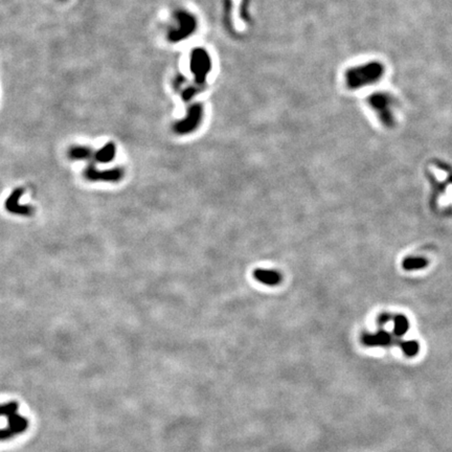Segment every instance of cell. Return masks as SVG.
<instances>
[{"label":"cell","instance_id":"1","mask_svg":"<svg viewBox=\"0 0 452 452\" xmlns=\"http://www.w3.org/2000/svg\"><path fill=\"white\" fill-rule=\"evenodd\" d=\"M384 74V65L378 61L359 63L350 67L344 72V83L351 90L362 89L378 83Z\"/></svg>","mask_w":452,"mask_h":452},{"label":"cell","instance_id":"2","mask_svg":"<svg viewBox=\"0 0 452 452\" xmlns=\"http://www.w3.org/2000/svg\"><path fill=\"white\" fill-rule=\"evenodd\" d=\"M368 103L372 111H375L377 118L388 127L394 125V98L384 92H378L372 94L368 98Z\"/></svg>","mask_w":452,"mask_h":452},{"label":"cell","instance_id":"3","mask_svg":"<svg viewBox=\"0 0 452 452\" xmlns=\"http://www.w3.org/2000/svg\"><path fill=\"white\" fill-rule=\"evenodd\" d=\"M190 68L195 78V83L200 86L204 84L208 74L212 70V59L210 54L201 48L192 50L190 54Z\"/></svg>","mask_w":452,"mask_h":452},{"label":"cell","instance_id":"4","mask_svg":"<svg viewBox=\"0 0 452 452\" xmlns=\"http://www.w3.org/2000/svg\"><path fill=\"white\" fill-rule=\"evenodd\" d=\"M175 19L178 21V28L170 30L168 35V39L173 43L188 39L197 30V19L186 10H177Z\"/></svg>","mask_w":452,"mask_h":452},{"label":"cell","instance_id":"5","mask_svg":"<svg viewBox=\"0 0 452 452\" xmlns=\"http://www.w3.org/2000/svg\"><path fill=\"white\" fill-rule=\"evenodd\" d=\"M202 118L203 106L199 103H195L188 107L186 118L174 124L173 130L178 135H188L199 128Z\"/></svg>","mask_w":452,"mask_h":452},{"label":"cell","instance_id":"6","mask_svg":"<svg viewBox=\"0 0 452 452\" xmlns=\"http://www.w3.org/2000/svg\"><path fill=\"white\" fill-rule=\"evenodd\" d=\"M125 171L122 168H113L110 170H98L94 164H89L84 170V177L88 182H118L122 179Z\"/></svg>","mask_w":452,"mask_h":452},{"label":"cell","instance_id":"7","mask_svg":"<svg viewBox=\"0 0 452 452\" xmlns=\"http://www.w3.org/2000/svg\"><path fill=\"white\" fill-rule=\"evenodd\" d=\"M24 194V190L22 188H17L10 193L4 204L6 210L8 212L19 214V216H32L34 214V208L30 206H21L19 203V200Z\"/></svg>","mask_w":452,"mask_h":452},{"label":"cell","instance_id":"8","mask_svg":"<svg viewBox=\"0 0 452 452\" xmlns=\"http://www.w3.org/2000/svg\"><path fill=\"white\" fill-rule=\"evenodd\" d=\"M254 278L267 286H276L282 282V274L274 270L256 269L254 272Z\"/></svg>","mask_w":452,"mask_h":452},{"label":"cell","instance_id":"9","mask_svg":"<svg viewBox=\"0 0 452 452\" xmlns=\"http://www.w3.org/2000/svg\"><path fill=\"white\" fill-rule=\"evenodd\" d=\"M116 155V146L114 142H109L103 148H100L96 152H94V160L100 164H109L111 162Z\"/></svg>","mask_w":452,"mask_h":452},{"label":"cell","instance_id":"10","mask_svg":"<svg viewBox=\"0 0 452 452\" xmlns=\"http://www.w3.org/2000/svg\"><path fill=\"white\" fill-rule=\"evenodd\" d=\"M68 156L72 160H90L94 157V153L88 146H74L68 150Z\"/></svg>","mask_w":452,"mask_h":452},{"label":"cell","instance_id":"11","mask_svg":"<svg viewBox=\"0 0 452 452\" xmlns=\"http://www.w3.org/2000/svg\"><path fill=\"white\" fill-rule=\"evenodd\" d=\"M403 268L405 270L423 269L428 265L427 260L424 258H406L403 261Z\"/></svg>","mask_w":452,"mask_h":452},{"label":"cell","instance_id":"12","mask_svg":"<svg viewBox=\"0 0 452 452\" xmlns=\"http://www.w3.org/2000/svg\"><path fill=\"white\" fill-rule=\"evenodd\" d=\"M394 332L397 336H402L403 334H405L408 332V328H410V324L408 318L405 316L402 315H397L394 318Z\"/></svg>","mask_w":452,"mask_h":452},{"label":"cell","instance_id":"13","mask_svg":"<svg viewBox=\"0 0 452 452\" xmlns=\"http://www.w3.org/2000/svg\"><path fill=\"white\" fill-rule=\"evenodd\" d=\"M199 92H200V89L198 87L190 86V87H188V88L184 90L182 98H184V100L188 102V100H190L192 98H193L197 94H199Z\"/></svg>","mask_w":452,"mask_h":452},{"label":"cell","instance_id":"14","mask_svg":"<svg viewBox=\"0 0 452 452\" xmlns=\"http://www.w3.org/2000/svg\"><path fill=\"white\" fill-rule=\"evenodd\" d=\"M60 2H66V0H60Z\"/></svg>","mask_w":452,"mask_h":452}]
</instances>
